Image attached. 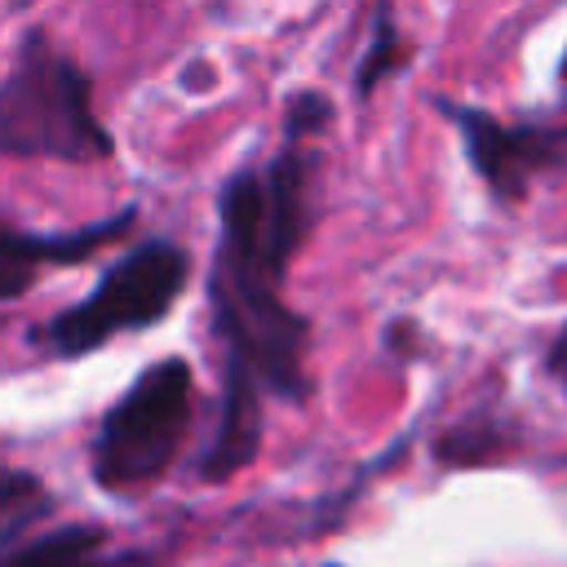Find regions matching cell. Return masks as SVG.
<instances>
[{
	"label": "cell",
	"instance_id": "3",
	"mask_svg": "<svg viewBox=\"0 0 567 567\" xmlns=\"http://www.w3.org/2000/svg\"><path fill=\"white\" fill-rule=\"evenodd\" d=\"M190 416H195L190 363L182 354H168L142 368L93 430L89 443L93 483L106 492H128L159 478L177 461V447L190 434Z\"/></svg>",
	"mask_w": 567,
	"mask_h": 567
},
{
	"label": "cell",
	"instance_id": "5",
	"mask_svg": "<svg viewBox=\"0 0 567 567\" xmlns=\"http://www.w3.org/2000/svg\"><path fill=\"white\" fill-rule=\"evenodd\" d=\"M208 310H213V337L226 350L221 359L244 363L266 385V394H279L292 403L306 399L310 319L292 310L284 292L208 275Z\"/></svg>",
	"mask_w": 567,
	"mask_h": 567
},
{
	"label": "cell",
	"instance_id": "14",
	"mask_svg": "<svg viewBox=\"0 0 567 567\" xmlns=\"http://www.w3.org/2000/svg\"><path fill=\"white\" fill-rule=\"evenodd\" d=\"M558 84H563V89H567V53H563V58H558Z\"/></svg>",
	"mask_w": 567,
	"mask_h": 567
},
{
	"label": "cell",
	"instance_id": "1",
	"mask_svg": "<svg viewBox=\"0 0 567 567\" xmlns=\"http://www.w3.org/2000/svg\"><path fill=\"white\" fill-rule=\"evenodd\" d=\"M315 173L319 146L288 133L266 164L235 168L217 195L221 235L208 275L279 292L297 248L315 226Z\"/></svg>",
	"mask_w": 567,
	"mask_h": 567
},
{
	"label": "cell",
	"instance_id": "13",
	"mask_svg": "<svg viewBox=\"0 0 567 567\" xmlns=\"http://www.w3.org/2000/svg\"><path fill=\"white\" fill-rule=\"evenodd\" d=\"M545 363H549V372L567 385V328L554 337V346H549V354H545Z\"/></svg>",
	"mask_w": 567,
	"mask_h": 567
},
{
	"label": "cell",
	"instance_id": "6",
	"mask_svg": "<svg viewBox=\"0 0 567 567\" xmlns=\"http://www.w3.org/2000/svg\"><path fill=\"white\" fill-rule=\"evenodd\" d=\"M434 106L456 124L470 168L505 204H518L536 177L567 168V120L505 124L492 111L470 106V102L434 97Z\"/></svg>",
	"mask_w": 567,
	"mask_h": 567
},
{
	"label": "cell",
	"instance_id": "11",
	"mask_svg": "<svg viewBox=\"0 0 567 567\" xmlns=\"http://www.w3.org/2000/svg\"><path fill=\"white\" fill-rule=\"evenodd\" d=\"M403 35H399V27H394V9H377L372 13V35H368V49L359 53V62H354V93L359 97H372V89L385 80V75H394L399 66H403Z\"/></svg>",
	"mask_w": 567,
	"mask_h": 567
},
{
	"label": "cell",
	"instance_id": "4",
	"mask_svg": "<svg viewBox=\"0 0 567 567\" xmlns=\"http://www.w3.org/2000/svg\"><path fill=\"white\" fill-rule=\"evenodd\" d=\"M186 279H190V248L186 244L164 239V235L142 239L124 257H115L75 306L58 310L44 323L40 341L58 359H80L111 337L155 328L173 310V301L182 297Z\"/></svg>",
	"mask_w": 567,
	"mask_h": 567
},
{
	"label": "cell",
	"instance_id": "15",
	"mask_svg": "<svg viewBox=\"0 0 567 567\" xmlns=\"http://www.w3.org/2000/svg\"><path fill=\"white\" fill-rule=\"evenodd\" d=\"M328 567H337V563H328Z\"/></svg>",
	"mask_w": 567,
	"mask_h": 567
},
{
	"label": "cell",
	"instance_id": "7",
	"mask_svg": "<svg viewBox=\"0 0 567 567\" xmlns=\"http://www.w3.org/2000/svg\"><path fill=\"white\" fill-rule=\"evenodd\" d=\"M137 208L124 204L120 213L89 221L80 230H58V235H35V230H18L13 221H4L0 230V297L13 301L27 292V284L35 279L40 266H75L84 257H93L102 244H115L133 230Z\"/></svg>",
	"mask_w": 567,
	"mask_h": 567
},
{
	"label": "cell",
	"instance_id": "9",
	"mask_svg": "<svg viewBox=\"0 0 567 567\" xmlns=\"http://www.w3.org/2000/svg\"><path fill=\"white\" fill-rule=\"evenodd\" d=\"M4 567H151V558L142 549H111L97 523H71L4 549Z\"/></svg>",
	"mask_w": 567,
	"mask_h": 567
},
{
	"label": "cell",
	"instance_id": "10",
	"mask_svg": "<svg viewBox=\"0 0 567 567\" xmlns=\"http://www.w3.org/2000/svg\"><path fill=\"white\" fill-rule=\"evenodd\" d=\"M44 514H53V496L40 478H31L27 470H4V487H0V540L4 549L22 545L27 527L40 523Z\"/></svg>",
	"mask_w": 567,
	"mask_h": 567
},
{
	"label": "cell",
	"instance_id": "2",
	"mask_svg": "<svg viewBox=\"0 0 567 567\" xmlns=\"http://www.w3.org/2000/svg\"><path fill=\"white\" fill-rule=\"evenodd\" d=\"M0 146L44 159H106L111 133L93 115L89 75L44 31H27L0 84Z\"/></svg>",
	"mask_w": 567,
	"mask_h": 567
},
{
	"label": "cell",
	"instance_id": "8",
	"mask_svg": "<svg viewBox=\"0 0 567 567\" xmlns=\"http://www.w3.org/2000/svg\"><path fill=\"white\" fill-rule=\"evenodd\" d=\"M261 394L266 385L235 359H221V399H217V430L199 452L195 474L204 483H226L261 452Z\"/></svg>",
	"mask_w": 567,
	"mask_h": 567
},
{
	"label": "cell",
	"instance_id": "12",
	"mask_svg": "<svg viewBox=\"0 0 567 567\" xmlns=\"http://www.w3.org/2000/svg\"><path fill=\"white\" fill-rule=\"evenodd\" d=\"M505 447V430L496 421H456L443 439H439V461L443 465H483L487 456H496Z\"/></svg>",
	"mask_w": 567,
	"mask_h": 567
}]
</instances>
